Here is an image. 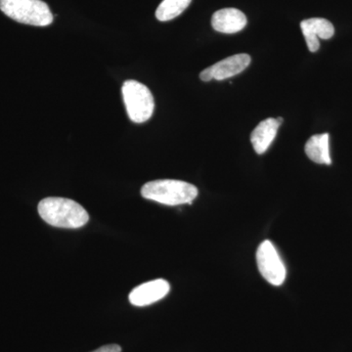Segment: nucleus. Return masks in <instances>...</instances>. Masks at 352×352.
Returning <instances> with one entry per match:
<instances>
[{
  "mask_svg": "<svg viewBox=\"0 0 352 352\" xmlns=\"http://www.w3.org/2000/svg\"><path fill=\"white\" fill-rule=\"evenodd\" d=\"M38 214L51 226L76 229L85 226L89 214L80 204L69 199L50 197L39 201Z\"/></svg>",
  "mask_w": 352,
  "mask_h": 352,
  "instance_id": "1",
  "label": "nucleus"
},
{
  "mask_svg": "<svg viewBox=\"0 0 352 352\" xmlns=\"http://www.w3.org/2000/svg\"><path fill=\"white\" fill-rule=\"evenodd\" d=\"M198 193L195 185L175 179L154 180L146 183L141 189L143 198L166 206L191 204Z\"/></svg>",
  "mask_w": 352,
  "mask_h": 352,
  "instance_id": "2",
  "label": "nucleus"
},
{
  "mask_svg": "<svg viewBox=\"0 0 352 352\" xmlns=\"http://www.w3.org/2000/svg\"><path fill=\"white\" fill-rule=\"evenodd\" d=\"M0 10L22 24L46 27L53 22L50 7L41 0H0Z\"/></svg>",
  "mask_w": 352,
  "mask_h": 352,
  "instance_id": "3",
  "label": "nucleus"
},
{
  "mask_svg": "<svg viewBox=\"0 0 352 352\" xmlns=\"http://www.w3.org/2000/svg\"><path fill=\"white\" fill-rule=\"evenodd\" d=\"M122 97L129 119L143 124L151 119L155 110L154 97L149 88L136 80H126L122 88Z\"/></svg>",
  "mask_w": 352,
  "mask_h": 352,
  "instance_id": "4",
  "label": "nucleus"
},
{
  "mask_svg": "<svg viewBox=\"0 0 352 352\" xmlns=\"http://www.w3.org/2000/svg\"><path fill=\"white\" fill-rule=\"evenodd\" d=\"M256 263L264 279L273 286H281L286 279L287 271L276 248L270 241H263L256 251Z\"/></svg>",
  "mask_w": 352,
  "mask_h": 352,
  "instance_id": "5",
  "label": "nucleus"
},
{
  "mask_svg": "<svg viewBox=\"0 0 352 352\" xmlns=\"http://www.w3.org/2000/svg\"><path fill=\"white\" fill-rule=\"evenodd\" d=\"M251 61V56L245 53L233 55L204 69L200 74V78L203 82H210L212 80H224L232 78L244 72Z\"/></svg>",
  "mask_w": 352,
  "mask_h": 352,
  "instance_id": "6",
  "label": "nucleus"
},
{
  "mask_svg": "<svg viewBox=\"0 0 352 352\" xmlns=\"http://www.w3.org/2000/svg\"><path fill=\"white\" fill-rule=\"evenodd\" d=\"M170 291V285L166 280H153L132 289L129 302L134 307H146L163 300Z\"/></svg>",
  "mask_w": 352,
  "mask_h": 352,
  "instance_id": "7",
  "label": "nucleus"
},
{
  "mask_svg": "<svg viewBox=\"0 0 352 352\" xmlns=\"http://www.w3.org/2000/svg\"><path fill=\"white\" fill-rule=\"evenodd\" d=\"M300 29L310 52H316L320 47L319 38L330 39L335 34V28L330 21L323 18H311L300 23Z\"/></svg>",
  "mask_w": 352,
  "mask_h": 352,
  "instance_id": "8",
  "label": "nucleus"
},
{
  "mask_svg": "<svg viewBox=\"0 0 352 352\" xmlns=\"http://www.w3.org/2000/svg\"><path fill=\"white\" fill-rule=\"evenodd\" d=\"M247 25V17L236 8L220 9L212 18V25L215 31L222 34H236Z\"/></svg>",
  "mask_w": 352,
  "mask_h": 352,
  "instance_id": "9",
  "label": "nucleus"
},
{
  "mask_svg": "<svg viewBox=\"0 0 352 352\" xmlns=\"http://www.w3.org/2000/svg\"><path fill=\"white\" fill-rule=\"evenodd\" d=\"M280 126L281 124L274 118H270L259 122L251 135V142L256 154L263 155L267 151L276 138Z\"/></svg>",
  "mask_w": 352,
  "mask_h": 352,
  "instance_id": "10",
  "label": "nucleus"
},
{
  "mask_svg": "<svg viewBox=\"0 0 352 352\" xmlns=\"http://www.w3.org/2000/svg\"><path fill=\"white\" fill-rule=\"evenodd\" d=\"M330 136L328 133L316 134L308 139L305 151L307 157L314 163L319 164H331Z\"/></svg>",
  "mask_w": 352,
  "mask_h": 352,
  "instance_id": "11",
  "label": "nucleus"
},
{
  "mask_svg": "<svg viewBox=\"0 0 352 352\" xmlns=\"http://www.w3.org/2000/svg\"><path fill=\"white\" fill-rule=\"evenodd\" d=\"M191 1L192 0H163L156 11L157 19L161 22L175 19L188 8Z\"/></svg>",
  "mask_w": 352,
  "mask_h": 352,
  "instance_id": "12",
  "label": "nucleus"
},
{
  "mask_svg": "<svg viewBox=\"0 0 352 352\" xmlns=\"http://www.w3.org/2000/svg\"><path fill=\"white\" fill-rule=\"evenodd\" d=\"M92 352H122V347L119 344H107Z\"/></svg>",
  "mask_w": 352,
  "mask_h": 352,
  "instance_id": "13",
  "label": "nucleus"
}]
</instances>
